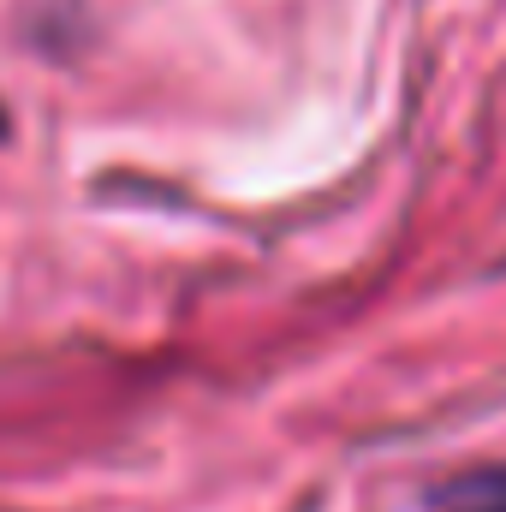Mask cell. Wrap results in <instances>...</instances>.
<instances>
[{"instance_id": "cell-1", "label": "cell", "mask_w": 506, "mask_h": 512, "mask_svg": "<svg viewBox=\"0 0 506 512\" xmlns=\"http://www.w3.org/2000/svg\"><path fill=\"white\" fill-rule=\"evenodd\" d=\"M429 512H506V465H483L429 489Z\"/></svg>"}]
</instances>
